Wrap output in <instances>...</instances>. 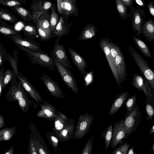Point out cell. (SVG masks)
<instances>
[{
  "mask_svg": "<svg viewBox=\"0 0 154 154\" xmlns=\"http://www.w3.org/2000/svg\"><path fill=\"white\" fill-rule=\"evenodd\" d=\"M19 49L25 52L34 64H37L49 70H55V61L52 57L47 54L34 52L19 45L16 44Z\"/></svg>",
  "mask_w": 154,
  "mask_h": 154,
  "instance_id": "6da1fadb",
  "label": "cell"
},
{
  "mask_svg": "<svg viewBox=\"0 0 154 154\" xmlns=\"http://www.w3.org/2000/svg\"><path fill=\"white\" fill-rule=\"evenodd\" d=\"M128 49L144 78L154 91V71L149 65L147 61L133 48L130 46L128 47Z\"/></svg>",
  "mask_w": 154,
  "mask_h": 154,
  "instance_id": "7a4b0ae2",
  "label": "cell"
},
{
  "mask_svg": "<svg viewBox=\"0 0 154 154\" xmlns=\"http://www.w3.org/2000/svg\"><path fill=\"white\" fill-rule=\"evenodd\" d=\"M94 117L88 113L80 116L76 126L73 139L78 140L82 139L88 132Z\"/></svg>",
  "mask_w": 154,
  "mask_h": 154,
  "instance_id": "3957f363",
  "label": "cell"
},
{
  "mask_svg": "<svg viewBox=\"0 0 154 154\" xmlns=\"http://www.w3.org/2000/svg\"><path fill=\"white\" fill-rule=\"evenodd\" d=\"M54 60L56 67L62 81L75 94H77L79 92V88L73 74L68 68L56 60Z\"/></svg>",
  "mask_w": 154,
  "mask_h": 154,
  "instance_id": "277c9868",
  "label": "cell"
},
{
  "mask_svg": "<svg viewBox=\"0 0 154 154\" xmlns=\"http://www.w3.org/2000/svg\"><path fill=\"white\" fill-rule=\"evenodd\" d=\"M111 40V39L107 37L101 39L99 42V45L106 56L116 82L119 87H121V83L117 73L115 62L110 52L109 43Z\"/></svg>",
  "mask_w": 154,
  "mask_h": 154,
  "instance_id": "5b68a950",
  "label": "cell"
},
{
  "mask_svg": "<svg viewBox=\"0 0 154 154\" xmlns=\"http://www.w3.org/2000/svg\"><path fill=\"white\" fill-rule=\"evenodd\" d=\"M60 37H58L52 51L50 54L52 58L58 61L65 67L69 69L72 68V66L66 53L64 45L59 44Z\"/></svg>",
  "mask_w": 154,
  "mask_h": 154,
  "instance_id": "8992f818",
  "label": "cell"
},
{
  "mask_svg": "<svg viewBox=\"0 0 154 154\" xmlns=\"http://www.w3.org/2000/svg\"><path fill=\"white\" fill-rule=\"evenodd\" d=\"M17 75L14 73L11 82V85L7 93L6 98L8 102L18 101L26 94V92L21 84L17 81Z\"/></svg>",
  "mask_w": 154,
  "mask_h": 154,
  "instance_id": "52a82bcc",
  "label": "cell"
},
{
  "mask_svg": "<svg viewBox=\"0 0 154 154\" xmlns=\"http://www.w3.org/2000/svg\"><path fill=\"white\" fill-rule=\"evenodd\" d=\"M132 84L139 91H143L147 99L154 102V94L152 91V88L144 78L138 74H134L133 77Z\"/></svg>",
  "mask_w": 154,
  "mask_h": 154,
  "instance_id": "ba28073f",
  "label": "cell"
},
{
  "mask_svg": "<svg viewBox=\"0 0 154 154\" xmlns=\"http://www.w3.org/2000/svg\"><path fill=\"white\" fill-rule=\"evenodd\" d=\"M40 78L48 91L52 96L59 99L63 98V92L56 81L44 73H42Z\"/></svg>",
  "mask_w": 154,
  "mask_h": 154,
  "instance_id": "9c48e42d",
  "label": "cell"
},
{
  "mask_svg": "<svg viewBox=\"0 0 154 154\" xmlns=\"http://www.w3.org/2000/svg\"><path fill=\"white\" fill-rule=\"evenodd\" d=\"M131 15L132 16L131 25L134 32H137V35L141 34V29L146 16L143 9L139 7H133L131 9Z\"/></svg>",
  "mask_w": 154,
  "mask_h": 154,
  "instance_id": "30bf717a",
  "label": "cell"
},
{
  "mask_svg": "<svg viewBox=\"0 0 154 154\" xmlns=\"http://www.w3.org/2000/svg\"><path fill=\"white\" fill-rule=\"evenodd\" d=\"M127 135L123 120L115 122L113 130L111 148H113L118 144L122 143Z\"/></svg>",
  "mask_w": 154,
  "mask_h": 154,
  "instance_id": "8fae6325",
  "label": "cell"
},
{
  "mask_svg": "<svg viewBox=\"0 0 154 154\" xmlns=\"http://www.w3.org/2000/svg\"><path fill=\"white\" fill-rule=\"evenodd\" d=\"M7 36L11 39L15 44L19 45L34 52L44 53V52L40 48L39 44L33 39L27 38H23L20 36L16 35Z\"/></svg>",
  "mask_w": 154,
  "mask_h": 154,
  "instance_id": "7c38bea8",
  "label": "cell"
},
{
  "mask_svg": "<svg viewBox=\"0 0 154 154\" xmlns=\"http://www.w3.org/2000/svg\"><path fill=\"white\" fill-rule=\"evenodd\" d=\"M76 0H57V10L60 14L67 17L69 15L76 16L78 10L75 4Z\"/></svg>",
  "mask_w": 154,
  "mask_h": 154,
  "instance_id": "4fadbf2b",
  "label": "cell"
},
{
  "mask_svg": "<svg viewBox=\"0 0 154 154\" xmlns=\"http://www.w3.org/2000/svg\"><path fill=\"white\" fill-rule=\"evenodd\" d=\"M52 5L51 2L46 0H36L32 2L30 9L36 23L39 17L45 13Z\"/></svg>",
  "mask_w": 154,
  "mask_h": 154,
  "instance_id": "5bb4252c",
  "label": "cell"
},
{
  "mask_svg": "<svg viewBox=\"0 0 154 154\" xmlns=\"http://www.w3.org/2000/svg\"><path fill=\"white\" fill-rule=\"evenodd\" d=\"M18 74L17 79L24 89L38 104L42 103L44 100L38 92L20 72L18 71Z\"/></svg>",
  "mask_w": 154,
  "mask_h": 154,
  "instance_id": "9a60e30c",
  "label": "cell"
},
{
  "mask_svg": "<svg viewBox=\"0 0 154 154\" xmlns=\"http://www.w3.org/2000/svg\"><path fill=\"white\" fill-rule=\"evenodd\" d=\"M39 104L41 110L36 114V116L48 120L54 121L57 116V111L55 108L44 100Z\"/></svg>",
  "mask_w": 154,
  "mask_h": 154,
  "instance_id": "2e32d148",
  "label": "cell"
},
{
  "mask_svg": "<svg viewBox=\"0 0 154 154\" xmlns=\"http://www.w3.org/2000/svg\"><path fill=\"white\" fill-rule=\"evenodd\" d=\"M68 50L73 63L82 76L85 77L88 74L85 69L88 67L85 60L74 50L70 48H68Z\"/></svg>",
  "mask_w": 154,
  "mask_h": 154,
  "instance_id": "e0dca14e",
  "label": "cell"
},
{
  "mask_svg": "<svg viewBox=\"0 0 154 154\" xmlns=\"http://www.w3.org/2000/svg\"><path fill=\"white\" fill-rule=\"evenodd\" d=\"M117 54L115 59V64L120 81H125L127 78L126 67L124 55L119 48L117 46Z\"/></svg>",
  "mask_w": 154,
  "mask_h": 154,
  "instance_id": "ac0fdd59",
  "label": "cell"
},
{
  "mask_svg": "<svg viewBox=\"0 0 154 154\" xmlns=\"http://www.w3.org/2000/svg\"><path fill=\"white\" fill-rule=\"evenodd\" d=\"M72 120L70 119L59 133L57 137L60 141H67L73 137L75 132V121L74 122V119L71 122Z\"/></svg>",
  "mask_w": 154,
  "mask_h": 154,
  "instance_id": "d6986e66",
  "label": "cell"
},
{
  "mask_svg": "<svg viewBox=\"0 0 154 154\" xmlns=\"http://www.w3.org/2000/svg\"><path fill=\"white\" fill-rule=\"evenodd\" d=\"M141 33L150 42L154 41V22L152 20L149 19L143 22Z\"/></svg>",
  "mask_w": 154,
  "mask_h": 154,
  "instance_id": "ffe728a7",
  "label": "cell"
},
{
  "mask_svg": "<svg viewBox=\"0 0 154 154\" xmlns=\"http://www.w3.org/2000/svg\"><path fill=\"white\" fill-rule=\"evenodd\" d=\"M137 105L132 111L123 120L124 124L127 135L133 131L137 115L138 108Z\"/></svg>",
  "mask_w": 154,
  "mask_h": 154,
  "instance_id": "44dd1931",
  "label": "cell"
},
{
  "mask_svg": "<svg viewBox=\"0 0 154 154\" xmlns=\"http://www.w3.org/2000/svg\"><path fill=\"white\" fill-rule=\"evenodd\" d=\"M128 95V91L123 92L116 97L109 110V116L113 115L119 110Z\"/></svg>",
  "mask_w": 154,
  "mask_h": 154,
  "instance_id": "7402d4cb",
  "label": "cell"
},
{
  "mask_svg": "<svg viewBox=\"0 0 154 154\" xmlns=\"http://www.w3.org/2000/svg\"><path fill=\"white\" fill-rule=\"evenodd\" d=\"M69 32V28L66 24L63 17L60 18L57 26L56 30L53 35L52 37H61L67 36Z\"/></svg>",
  "mask_w": 154,
  "mask_h": 154,
  "instance_id": "603a6c76",
  "label": "cell"
},
{
  "mask_svg": "<svg viewBox=\"0 0 154 154\" xmlns=\"http://www.w3.org/2000/svg\"><path fill=\"white\" fill-rule=\"evenodd\" d=\"M97 31V29L94 25H88L84 28L77 40L84 41L91 38L95 35Z\"/></svg>",
  "mask_w": 154,
  "mask_h": 154,
  "instance_id": "cb8c5ba5",
  "label": "cell"
},
{
  "mask_svg": "<svg viewBox=\"0 0 154 154\" xmlns=\"http://www.w3.org/2000/svg\"><path fill=\"white\" fill-rule=\"evenodd\" d=\"M69 119L67 120H65L62 116L60 112L57 111V116L54 120V128H52V132L57 137L60 131L70 120Z\"/></svg>",
  "mask_w": 154,
  "mask_h": 154,
  "instance_id": "d4e9b609",
  "label": "cell"
},
{
  "mask_svg": "<svg viewBox=\"0 0 154 154\" xmlns=\"http://www.w3.org/2000/svg\"><path fill=\"white\" fill-rule=\"evenodd\" d=\"M19 15L24 20L33 22L35 21L32 13L21 7L16 6L13 7Z\"/></svg>",
  "mask_w": 154,
  "mask_h": 154,
  "instance_id": "484cf974",
  "label": "cell"
},
{
  "mask_svg": "<svg viewBox=\"0 0 154 154\" xmlns=\"http://www.w3.org/2000/svg\"><path fill=\"white\" fill-rule=\"evenodd\" d=\"M133 38L137 48L146 57L151 58V54L149 49L145 43L139 37L133 36Z\"/></svg>",
  "mask_w": 154,
  "mask_h": 154,
  "instance_id": "4316f807",
  "label": "cell"
},
{
  "mask_svg": "<svg viewBox=\"0 0 154 154\" xmlns=\"http://www.w3.org/2000/svg\"><path fill=\"white\" fill-rule=\"evenodd\" d=\"M15 127L6 128L0 130V142L11 140L16 133Z\"/></svg>",
  "mask_w": 154,
  "mask_h": 154,
  "instance_id": "83f0119b",
  "label": "cell"
},
{
  "mask_svg": "<svg viewBox=\"0 0 154 154\" xmlns=\"http://www.w3.org/2000/svg\"><path fill=\"white\" fill-rule=\"evenodd\" d=\"M113 128L112 124H111L108 128L101 134L105 141V148L107 149L111 144L112 137Z\"/></svg>",
  "mask_w": 154,
  "mask_h": 154,
  "instance_id": "f1b7e54d",
  "label": "cell"
},
{
  "mask_svg": "<svg viewBox=\"0 0 154 154\" xmlns=\"http://www.w3.org/2000/svg\"><path fill=\"white\" fill-rule=\"evenodd\" d=\"M51 12L50 19V24L51 31L53 35L55 32L58 22V15L56 12L55 8L52 5L51 8Z\"/></svg>",
  "mask_w": 154,
  "mask_h": 154,
  "instance_id": "f546056e",
  "label": "cell"
},
{
  "mask_svg": "<svg viewBox=\"0 0 154 154\" xmlns=\"http://www.w3.org/2000/svg\"><path fill=\"white\" fill-rule=\"evenodd\" d=\"M117 8L121 17L124 19H128V14L127 6L121 0H115Z\"/></svg>",
  "mask_w": 154,
  "mask_h": 154,
  "instance_id": "4dcf8cb0",
  "label": "cell"
},
{
  "mask_svg": "<svg viewBox=\"0 0 154 154\" xmlns=\"http://www.w3.org/2000/svg\"><path fill=\"white\" fill-rule=\"evenodd\" d=\"M23 31L26 38L30 39H33L38 35L37 29L32 26H25L23 28Z\"/></svg>",
  "mask_w": 154,
  "mask_h": 154,
  "instance_id": "1f68e13d",
  "label": "cell"
},
{
  "mask_svg": "<svg viewBox=\"0 0 154 154\" xmlns=\"http://www.w3.org/2000/svg\"><path fill=\"white\" fill-rule=\"evenodd\" d=\"M27 94L24 95L18 101L19 107L25 113L27 112L29 106L31 104V101L28 98Z\"/></svg>",
  "mask_w": 154,
  "mask_h": 154,
  "instance_id": "d6a6232c",
  "label": "cell"
},
{
  "mask_svg": "<svg viewBox=\"0 0 154 154\" xmlns=\"http://www.w3.org/2000/svg\"><path fill=\"white\" fill-rule=\"evenodd\" d=\"M36 23L39 24L43 30L52 36L50 22L48 20L45 18H40Z\"/></svg>",
  "mask_w": 154,
  "mask_h": 154,
  "instance_id": "836d02e7",
  "label": "cell"
},
{
  "mask_svg": "<svg viewBox=\"0 0 154 154\" xmlns=\"http://www.w3.org/2000/svg\"><path fill=\"white\" fill-rule=\"evenodd\" d=\"M46 135L50 144L52 146L54 150L56 151L58 149L59 139L52 132H49Z\"/></svg>",
  "mask_w": 154,
  "mask_h": 154,
  "instance_id": "e575fe53",
  "label": "cell"
},
{
  "mask_svg": "<svg viewBox=\"0 0 154 154\" xmlns=\"http://www.w3.org/2000/svg\"><path fill=\"white\" fill-rule=\"evenodd\" d=\"M17 60V51L16 50L14 52L13 57L11 54L9 62L11 64L14 74L17 75L19 74L18 71Z\"/></svg>",
  "mask_w": 154,
  "mask_h": 154,
  "instance_id": "d590c367",
  "label": "cell"
},
{
  "mask_svg": "<svg viewBox=\"0 0 154 154\" xmlns=\"http://www.w3.org/2000/svg\"><path fill=\"white\" fill-rule=\"evenodd\" d=\"M36 23V29L38 36L42 41H48L50 39L52 36L43 30L39 24Z\"/></svg>",
  "mask_w": 154,
  "mask_h": 154,
  "instance_id": "8d00e7d4",
  "label": "cell"
},
{
  "mask_svg": "<svg viewBox=\"0 0 154 154\" xmlns=\"http://www.w3.org/2000/svg\"><path fill=\"white\" fill-rule=\"evenodd\" d=\"M137 97L134 95L131 97H129L125 103V105L127 109V114L125 117L127 116L133 110L135 106Z\"/></svg>",
  "mask_w": 154,
  "mask_h": 154,
  "instance_id": "74e56055",
  "label": "cell"
},
{
  "mask_svg": "<svg viewBox=\"0 0 154 154\" xmlns=\"http://www.w3.org/2000/svg\"><path fill=\"white\" fill-rule=\"evenodd\" d=\"M11 54L8 53L6 49L4 48L3 44H0V66L3 65V63L6 60L9 62Z\"/></svg>",
  "mask_w": 154,
  "mask_h": 154,
  "instance_id": "f35d334b",
  "label": "cell"
},
{
  "mask_svg": "<svg viewBox=\"0 0 154 154\" xmlns=\"http://www.w3.org/2000/svg\"><path fill=\"white\" fill-rule=\"evenodd\" d=\"M13 70L10 69H7L4 72V77L3 85V89H4L9 82H11L13 79L14 75Z\"/></svg>",
  "mask_w": 154,
  "mask_h": 154,
  "instance_id": "ab89813d",
  "label": "cell"
},
{
  "mask_svg": "<svg viewBox=\"0 0 154 154\" xmlns=\"http://www.w3.org/2000/svg\"><path fill=\"white\" fill-rule=\"evenodd\" d=\"M24 2V0H0V4L6 6H20L22 5V3Z\"/></svg>",
  "mask_w": 154,
  "mask_h": 154,
  "instance_id": "60d3db41",
  "label": "cell"
},
{
  "mask_svg": "<svg viewBox=\"0 0 154 154\" xmlns=\"http://www.w3.org/2000/svg\"><path fill=\"white\" fill-rule=\"evenodd\" d=\"M130 146L127 143L120 145L116 148L112 153V154H127V152Z\"/></svg>",
  "mask_w": 154,
  "mask_h": 154,
  "instance_id": "b9f144b4",
  "label": "cell"
},
{
  "mask_svg": "<svg viewBox=\"0 0 154 154\" xmlns=\"http://www.w3.org/2000/svg\"><path fill=\"white\" fill-rule=\"evenodd\" d=\"M93 138L91 137L88 140L87 142L82 149L81 154H91L92 153Z\"/></svg>",
  "mask_w": 154,
  "mask_h": 154,
  "instance_id": "7bdbcfd3",
  "label": "cell"
},
{
  "mask_svg": "<svg viewBox=\"0 0 154 154\" xmlns=\"http://www.w3.org/2000/svg\"><path fill=\"white\" fill-rule=\"evenodd\" d=\"M0 17L1 19L14 23H15L17 20L14 17L12 16L9 13L1 9L0 11Z\"/></svg>",
  "mask_w": 154,
  "mask_h": 154,
  "instance_id": "ee69618b",
  "label": "cell"
},
{
  "mask_svg": "<svg viewBox=\"0 0 154 154\" xmlns=\"http://www.w3.org/2000/svg\"><path fill=\"white\" fill-rule=\"evenodd\" d=\"M0 32L5 35H16L21 36L19 34L14 30L3 26H0Z\"/></svg>",
  "mask_w": 154,
  "mask_h": 154,
  "instance_id": "f6af8a7d",
  "label": "cell"
},
{
  "mask_svg": "<svg viewBox=\"0 0 154 154\" xmlns=\"http://www.w3.org/2000/svg\"><path fill=\"white\" fill-rule=\"evenodd\" d=\"M34 143L38 154H48V152L43 146L37 141L34 140Z\"/></svg>",
  "mask_w": 154,
  "mask_h": 154,
  "instance_id": "bcb514c9",
  "label": "cell"
},
{
  "mask_svg": "<svg viewBox=\"0 0 154 154\" xmlns=\"http://www.w3.org/2000/svg\"><path fill=\"white\" fill-rule=\"evenodd\" d=\"M34 140L30 139L28 142V150L29 154H38V153L36 151L35 146L34 143Z\"/></svg>",
  "mask_w": 154,
  "mask_h": 154,
  "instance_id": "7dc6e473",
  "label": "cell"
},
{
  "mask_svg": "<svg viewBox=\"0 0 154 154\" xmlns=\"http://www.w3.org/2000/svg\"><path fill=\"white\" fill-rule=\"evenodd\" d=\"M146 110L149 119H152L154 115V110L152 105L148 103H146Z\"/></svg>",
  "mask_w": 154,
  "mask_h": 154,
  "instance_id": "c3c4849f",
  "label": "cell"
},
{
  "mask_svg": "<svg viewBox=\"0 0 154 154\" xmlns=\"http://www.w3.org/2000/svg\"><path fill=\"white\" fill-rule=\"evenodd\" d=\"M4 66H2L0 69V97L3 91V85L4 77Z\"/></svg>",
  "mask_w": 154,
  "mask_h": 154,
  "instance_id": "681fc988",
  "label": "cell"
},
{
  "mask_svg": "<svg viewBox=\"0 0 154 154\" xmlns=\"http://www.w3.org/2000/svg\"><path fill=\"white\" fill-rule=\"evenodd\" d=\"M147 7L149 12L154 18V3L149 1L147 5Z\"/></svg>",
  "mask_w": 154,
  "mask_h": 154,
  "instance_id": "f907efd6",
  "label": "cell"
},
{
  "mask_svg": "<svg viewBox=\"0 0 154 154\" xmlns=\"http://www.w3.org/2000/svg\"><path fill=\"white\" fill-rule=\"evenodd\" d=\"M122 2L128 8L131 9L133 7L134 3L135 0H121Z\"/></svg>",
  "mask_w": 154,
  "mask_h": 154,
  "instance_id": "816d5d0a",
  "label": "cell"
},
{
  "mask_svg": "<svg viewBox=\"0 0 154 154\" xmlns=\"http://www.w3.org/2000/svg\"><path fill=\"white\" fill-rule=\"evenodd\" d=\"M135 2L137 5L142 7H144L145 4L143 0H135Z\"/></svg>",
  "mask_w": 154,
  "mask_h": 154,
  "instance_id": "f5cc1de1",
  "label": "cell"
},
{
  "mask_svg": "<svg viewBox=\"0 0 154 154\" xmlns=\"http://www.w3.org/2000/svg\"><path fill=\"white\" fill-rule=\"evenodd\" d=\"M5 125L4 124V119L3 116L2 115H0V128L4 126Z\"/></svg>",
  "mask_w": 154,
  "mask_h": 154,
  "instance_id": "db71d44e",
  "label": "cell"
},
{
  "mask_svg": "<svg viewBox=\"0 0 154 154\" xmlns=\"http://www.w3.org/2000/svg\"><path fill=\"white\" fill-rule=\"evenodd\" d=\"M14 147L12 146L9 150L6 151L5 154H13L14 152Z\"/></svg>",
  "mask_w": 154,
  "mask_h": 154,
  "instance_id": "11a10c76",
  "label": "cell"
},
{
  "mask_svg": "<svg viewBox=\"0 0 154 154\" xmlns=\"http://www.w3.org/2000/svg\"><path fill=\"white\" fill-rule=\"evenodd\" d=\"M134 153L133 151V147H131L130 149H129V151H128V152L127 153V154H134Z\"/></svg>",
  "mask_w": 154,
  "mask_h": 154,
  "instance_id": "9f6ffc18",
  "label": "cell"
},
{
  "mask_svg": "<svg viewBox=\"0 0 154 154\" xmlns=\"http://www.w3.org/2000/svg\"><path fill=\"white\" fill-rule=\"evenodd\" d=\"M150 133H154V124L151 127L150 131Z\"/></svg>",
  "mask_w": 154,
  "mask_h": 154,
  "instance_id": "6f0895ef",
  "label": "cell"
},
{
  "mask_svg": "<svg viewBox=\"0 0 154 154\" xmlns=\"http://www.w3.org/2000/svg\"><path fill=\"white\" fill-rule=\"evenodd\" d=\"M152 149L153 151L154 152V142L153 145Z\"/></svg>",
  "mask_w": 154,
  "mask_h": 154,
  "instance_id": "680465c9",
  "label": "cell"
},
{
  "mask_svg": "<svg viewBox=\"0 0 154 154\" xmlns=\"http://www.w3.org/2000/svg\"><path fill=\"white\" fill-rule=\"evenodd\" d=\"M145 0H143V1H145Z\"/></svg>",
  "mask_w": 154,
  "mask_h": 154,
  "instance_id": "91938a15",
  "label": "cell"
}]
</instances>
